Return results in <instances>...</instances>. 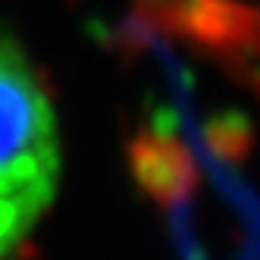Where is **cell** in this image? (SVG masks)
I'll return each instance as SVG.
<instances>
[{
	"label": "cell",
	"instance_id": "6da1fadb",
	"mask_svg": "<svg viewBox=\"0 0 260 260\" xmlns=\"http://www.w3.org/2000/svg\"><path fill=\"white\" fill-rule=\"evenodd\" d=\"M60 182V132L50 94L25 50L0 35V260L19 254Z\"/></svg>",
	"mask_w": 260,
	"mask_h": 260
}]
</instances>
